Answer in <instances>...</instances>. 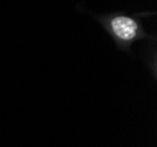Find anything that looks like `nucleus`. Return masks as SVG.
Wrapping results in <instances>:
<instances>
[{
	"label": "nucleus",
	"instance_id": "obj_1",
	"mask_svg": "<svg viewBox=\"0 0 157 147\" xmlns=\"http://www.w3.org/2000/svg\"><path fill=\"white\" fill-rule=\"evenodd\" d=\"M110 26L114 34L121 40L130 41L138 33V24L130 17H125V15L115 17L111 19Z\"/></svg>",
	"mask_w": 157,
	"mask_h": 147
}]
</instances>
